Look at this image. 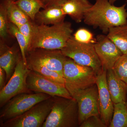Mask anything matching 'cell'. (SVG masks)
I'll use <instances>...</instances> for the list:
<instances>
[{"mask_svg": "<svg viewBox=\"0 0 127 127\" xmlns=\"http://www.w3.org/2000/svg\"><path fill=\"white\" fill-rule=\"evenodd\" d=\"M72 36L76 40L82 43L95 44L96 41L93 34L84 28H79Z\"/></svg>", "mask_w": 127, "mask_h": 127, "instance_id": "26", "label": "cell"}, {"mask_svg": "<svg viewBox=\"0 0 127 127\" xmlns=\"http://www.w3.org/2000/svg\"><path fill=\"white\" fill-rule=\"evenodd\" d=\"M98 95V89L96 84L78 91L72 96L77 102L79 127L91 116H100Z\"/></svg>", "mask_w": 127, "mask_h": 127, "instance_id": "9", "label": "cell"}, {"mask_svg": "<svg viewBox=\"0 0 127 127\" xmlns=\"http://www.w3.org/2000/svg\"><path fill=\"white\" fill-rule=\"evenodd\" d=\"M4 2L5 5L9 22L13 23L18 27L32 20L16 4L14 0H5Z\"/></svg>", "mask_w": 127, "mask_h": 127, "instance_id": "18", "label": "cell"}, {"mask_svg": "<svg viewBox=\"0 0 127 127\" xmlns=\"http://www.w3.org/2000/svg\"><path fill=\"white\" fill-rule=\"evenodd\" d=\"M66 15L61 6L53 5L40 11L34 22L37 25H55L64 21Z\"/></svg>", "mask_w": 127, "mask_h": 127, "instance_id": "15", "label": "cell"}, {"mask_svg": "<svg viewBox=\"0 0 127 127\" xmlns=\"http://www.w3.org/2000/svg\"><path fill=\"white\" fill-rule=\"evenodd\" d=\"M96 84L98 89L100 117L107 127H109L113 115L114 104L108 87L107 70L103 69L96 75Z\"/></svg>", "mask_w": 127, "mask_h": 127, "instance_id": "13", "label": "cell"}, {"mask_svg": "<svg viewBox=\"0 0 127 127\" xmlns=\"http://www.w3.org/2000/svg\"><path fill=\"white\" fill-rule=\"evenodd\" d=\"M53 97L38 103L18 117L1 123V127H42L53 104Z\"/></svg>", "mask_w": 127, "mask_h": 127, "instance_id": "6", "label": "cell"}, {"mask_svg": "<svg viewBox=\"0 0 127 127\" xmlns=\"http://www.w3.org/2000/svg\"><path fill=\"white\" fill-rule=\"evenodd\" d=\"M66 88L72 96L78 91L96 84V75L91 67L80 65L67 57L63 68Z\"/></svg>", "mask_w": 127, "mask_h": 127, "instance_id": "4", "label": "cell"}, {"mask_svg": "<svg viewBox=\"0 0 127 127\" xmlns=\"http://www.w3.org/2000/svg\"><path fill=\"white\" fill-rule=\"evenodd\" d=\"M27 83L31 91L46 94L52 97L72 98L65 84L52 81L34 71H30L27 79Z\"/></svg>", "mask_w": 127, "mask_h": 127, "instance_id": "10", "label": "cell"}, {"mask_svg": "<svg viewBox=\"0 0 127 127\" xmlns=\"http://www.w3.org/2000/svg\"><path fill=\"white\" fill-rule=\"evenodd\" d=\"M14 0V1H15L17 0Z\"/></svg>", "mask_w": 127, "mask_h": 127, "instance_id": "32", "label": "cell"}, {"mask_svg": "<svg viewBox=\"0 0 127 127\" xmlns=\"http://www.w3.org/2000/svg\"><path fill=\"white\" fill-rule=\"evenodd\" d=\"M6 75L4 70L0 67V90L5 86L6 84Z\"/></svg>", "mask_w": 127, "mask_h": 127, "instance_id": "30", "label": "cell"}, {"mask_svg": "<svg viewBox=\"0 0 127 127\" xmlns=\"http://www.w3.org/2000/svg\"><path fill=\"white\" fill-rule=\"evenodd\" d=\"M107 81L113 104L127 102V84L116 76L112 69L107 71Z\"/></svg>", "mask_w": 127, "mask_h": 127, "instance_id": "14", "label": "cell"}, {"mask_svg": "<svg viewBox=\"0 0 127 127\" xmlns=\"http://www.w3.org/2000/svg\"><path fill=\"white\" fill-rule=\"evenodd\" d=\"M93 5L88 0H68L60 5L66 15L79 23L83 20L86 11Z\"/></svg>", "mask_w": 127, "mask_h": 127, "instance_id": "16", "label": "cell"}, {"mask_svg": "<svg viewBox=\"0 0 127 127\" xmlns=\"http://www.w3.org/2000/svg\"><path fill=\"white\" fill-rule=\"evenodd\" d=\"M117 0H109V2H110L111 4H113L114 3L116 2V1Z\"/></svg>", "mask_w": 127, "mask_h": 127, "instance_id": "31", "label": "cell"}, {"mask_svg": "<svg viewBox=\"0 0 127 127\" xmlns=\"http://www.w3.org/2000/svg\"><path fill=\"white\" fill-rule=\"evenodd\" d=\"M42 3L44 8L53 5H60L68 0H40Z\"/></svg>", "mask_w": 127, "mask_h": 127, "instance_id": "29", "label": "cell"}, {"mask_svg": "<svg viewBox=\"0 0 127 127\" xmlns=\"http://www.w3.org/2000/svg\"><path fill=\"white\" fill-rule=\"evenodd\" d=\"M94 45L79 42L76 40L72 35L61 51L66 57L78 64L92 67L97 75L103 69Z\"/></svg>", "mask_w": 127, "mask_h": 127, "instance_id": "5", "label": "cell"}, {"mask_svg": "<svg viewBox=\"0 0 127 127\" xmlns=\"http://www.w3.org/2000/svg\"><path fill=\"white\" fill-rule=\"evenodd\" d=\"M53 98L51 110L42 127H79L76 100L57 96Z\"/></svg>", "mask_w": 127, "mask_h": 127, "instance_id": "3", "label": "cell"}, {"mask_svg": "<svg viewBox=\"0 0 127 127\" xmlns=\"http://www.w3.org/2000/svg\"><path fill=\"white\" fill-rule=\"evenodd\" d=\"M9 32L15 37L18 42L21 55L25 64H27L26 54L28 51L29 42L24 35L18 30V27L13 23L9 22Z\"/></svg>", "mask_w": 127, "mask_h": 127, "instance_id": "23", "label": "cell"}, {"mask_svg": "<svg viewBox=\"0 0 127 127\" xmlns=\"http://www.w3.org/2000/svg\"><path fill=\"white\" fill-rule=\"evenodd\" d=\"M126 1L127 2V1Z\"/></svg>", "mask_w": 127, "mask_h": 127, "instance_id": "33", "label": "cell"}, {"mask_svg": "<svg viewBox=\"0 0 127 127\" xmlns=\"http://www.w3.org/2000/svg\"><path fill=\"white\" fill-rule=\"evenodd\" d=\"M52 96L46 94L23 93L17 95L9 100L0 111L1 123L20 116L38 103Z\"/></svg>", "mask_w": 127, "mask_h": 127, "instance_id": "8", "label": "cell"}, {"mask_svg": "<svg viewBox=\"0 0 127 127\" xmlns=\"http://www.w3.org/2000/svg\"><path fill=\"white\" fill-rule=\"evenodd\" d=\"M126 4L116 6L109 0H95L92 6L86 11L83 21L86 25L98 28L107 34L111 28L127 25Z\"/></svg>", "mask_w": 127, "mask_h": 127, "instance_id": "1", "label": "cell"}, {"mask_svg": "<svg viewBox=\"0 0 127 127\" xmlns=\"http://www.w3.org/2000/svg\"><path fill=\"white\" fill-rule=\"evenodd\" d=\"M112 70L119 78L127 84V55H123L119 58Z\"/></svg>", "mask_w": 127, "mask_h": 127, "instance_id": "24", "label": "cell"}, {"mask_svg": "<svg viewBox=\"0 0 127 127\" xmlns=\"http://www.w3.org/2000/svg\"><path fill=\"white\" fill-rule=\"evenodd\" d=\"M19 54L18 50L14 46L0 50V67L5 72L6 83L9 81L14 72Z\"/></svg>", "mask_w": 127, "mask_h": 127, "instance_id": "17", "label": "cell"}, {"mask_svg": "<svg viewBox=\"0 0 127 127\" xmlns=\"http://www.w3.org/2000/svg\"><path fill=\"white\" fill-rule=\"evenodd\" d=\"M66 58L61 50L37 48L28 52L26 54L27 63L41 64L63 77L64 65Z\"/></svg>", "mask_w": 127, "mask_h": 127, "instance_id": "11", "label": "cell"}, {"mask_svg": "<svg viewBox=\"0 0 127 127\" xmlns=\"http://www.w3.org/2000/svg\"><path fill=\"white\" fill-rule=\"evenodd\" d=\"M27 64L31 70L36 72L45 77L58 83L65 84L63 77L56 72L50 70L45 66L39 64L27 63Z\"/></svg>", "mask_w": 127, "mask_h": 127, "instance_id": "22", "label": "cell"}, {"mask_svg": "<svg viewBox=\"0 0 127 127\" xmlns=\"http://www.w3.org/2000/svg\"></svg>", "mask_w": 127, "mask_h": 127, "instance_id": "34", "label": "cell"}, {"mask_svg": "<svg viewBox=\"0 0 127 127\" xmlns=\"http://www.w3.org/2000/svg\"><path fill=\"white\" fill-rule=\"evenodd\" d=\"M31 70L19 53L13 74L5 86L0 90V107L2 108L12 97L20 94L30 93L27 79Z\"/></svg>", "mask_w": 127, "mask_h": 127, "instance_id": "7", "label": "cell"}, {"mask_svg": "<svg viewBox=\"0 0 127 127\" xmlns=\"http://www.w3.org/2000/svg\"><path fill=\"white\" fill-rule=\"evenodd\" d=\"M73 32L71 24L68 22L64 21L50 26L33 22L32 35L28 52L37 48L61 50L66 46Z\"/></svg>", "mask_w": 127, "mask_h": 127, "instance_id": "2", "label": "cell"}, {"mask_svg": "<svg viewBox=\"0 0 127 127\" xmlns=\"http://www.w3.org/2000/svg\"><path fill=\"white\" fill-rule=\"evenodd\" d=\"M96 39L94 47L103 69L112 70L118 59L123 54L107 35L99 34Z\"/></svg>", "mask_w": 127, "mask_h": 127, "instance_id": "12", "label": "cell"}, {"mask_svg": "<svg viewBox=\"0 0 127 127\" xmlns=\"http://www.w3.org/2000/svg\"><path fill=\"white\" fill-rule=\"evenodd\" d=\"M106 127L102 122L100 116H91L84 120L79 127Z\"/></svg>", "mask_w": 127, "mask_h": 127, "instance_id": "27", "label": "cell"}, {"mask_svg": "<svg viewBox=\"0 0 127 127\" xmlns=\"http://www.w3.org/2000/svg\"><path fill=\"white\" fill-rule=\"evenodd\" d=\"M109 127H127V103L114 104L112 118Z\"/></svg>", "mask_w": 127, "mask_h": 127, "instance_id": "20", "label": "cell"}, {"mask_svg": "<svg viewBox=\"0 0 127 127\" xmlns=\"http://www.w3.org/2000/svg\"><path fill=\"white\" fill-rule=\"evenodd\" d=\"M32 21L30 20L18 27H17L20 32L27 39L29 42V45L31 39L33 30V22Z\"/></svg>", "mask_w": 127, "mask_h": 127, "instance_id": "28", "label": "cell"}, {"mask_svg": "<svg viewBox=\"0 0 127 127\" xmlns=\"http://www.w3.org/2000/svg\"><path fill=\"white\" fill-rule=\"evenodd\" d=\"M107 36L123 55H127V25L111 28Z\"/></svg>", "mask_w": 127, "mask_h": 127, "instance_id": "19", "label": "cell"}, {"mask_svg": "<svg viewBox=\"0 0 127 127\" xmlns=\"http://www.w3.org/2000/svg\"><path fill=\"white\" fill-rule=\"evenodd\" d=\"M14 1L32 21H34L40 9L44 8L40 0H17Z\"/></svg>", "mask_w": 127, "mask_h": 127, "instance_id": "21", "label": "cell"}, {"mask_svg": "<svg viewBox=\"0 0 127 127\" xmlns=\"http://www.w3.org/2000/svg\"><path fill=\"white\" fill-rule=\"evenodd\" d=\"M9 22L5 5L3 2L0 6V36L4 40L7 37L9 32Z\"/></svg>", "mask_w": 127, "mask_h": 127, "instance_id": "25", "label": "cell"}]
</instances>
